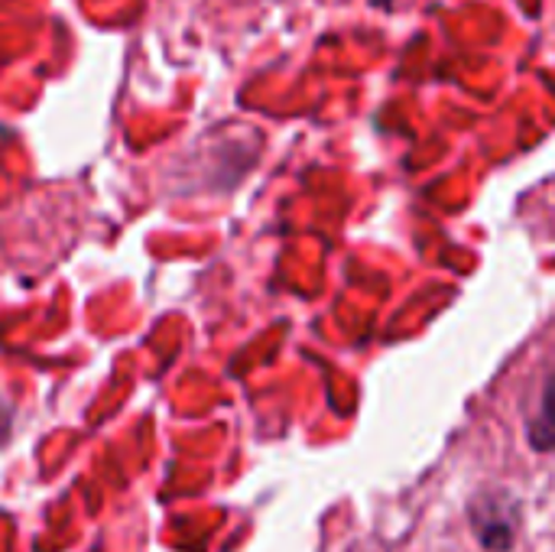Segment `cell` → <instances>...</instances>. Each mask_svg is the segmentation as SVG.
<instances>
[{
  "label": "cell",
  "instance_id": "cell-2",
  "mask_svg": "<svg viewBox=\"0 0 555 552\" xmlns=\"http://www.w3.org/2000/svg\"><path fill=\"white\" fill-rule=\"evenodd\" d=\"M527 439L537 452H555V371L543 387L537 416L527 423Z\"/></svg>",
  "mask_w": 555,
  "mask_h": 552
},
{
  "label": "cell",
  "instance_id": "cell-1",
  "mask_svg": "<svg viewBox=\"0 0 555 552\" xmlns=\"http://www.w3.org/2000/svg\"><path fill=\"white\" fill-rule=\"evenodd\" d=\"M468 524L475 540L488 552H511L520 534V504L511 495L491 491L468 504Z\"/></svg>",
  "mask_w": 555,
  "mask_h": 552
}]
</instances>
